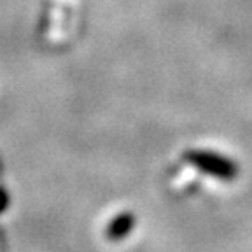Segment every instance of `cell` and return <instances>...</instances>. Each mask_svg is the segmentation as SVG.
Segmentation results:
<instances>
[{"label":"cell","mask_w":252,"mask_h":252,"mask_svg":"<svg viewBox=\"0 0 252 252\" xmlns=\"http://www.w3.org/2000/svg\"><path fill=\"white\" fill-rule=\"evenodd\" d=\"M189 159L194 165H200L201 170L214 173L217 177H235L236 173V166L228 158H220L214 153H194V156H189Z\"/></svg>","instance_id":"6da1fadb"},{"label":"cell","mask_w":252,"mask_h":252,"mask_svg":"<svg viewBox=\"0 0 252 252\" xmlns=\"http://www.w3.org/2000/svg\"><path fill=\"white\" fill-rule=\"evenodd\" d=\"M135 226H137V217H135V214L133 212H121L119 216H116L114 219L107 224L105 235L109 240L121 242L133 231Z\"/></svg>","instance_id":"7a4b0ae2"},{"label":"cell","mask_w":252,"mask_h":252,"mask_svg":"<svg viewBox=\"0 0 252 252\" xmlns=\"http://www.w3.org/2000/svg\"><path fill=\"white\" fill-rule=\"evenodd\" d=\"M9 205H11V194L5 188L0 186V216L5 214V210L9 209Z\"/></svg>","instance_id":"3957f363"}]
</instances>
